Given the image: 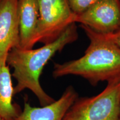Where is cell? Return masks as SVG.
Returning a JSON list of instances; mask_svg holds the SVG:
<instances>
[{"mask_svg": "<svg viewBox=\"0 0 120 120\" xmlns=\"http://www.w3.org/2000/svg\"><path fill=\"white\" fill-rule=\"evenodd\" d=\"M14 87L12 74L7 63L0 62V117L4 120H15L21 113L13 103Z\"/></svg>", "mask_w": 120, "mask_h": 120, "instance_id": "obj_9", "label": "cell"}, {"mask_svg": "<svg viewBox=\"0 0 120 120\" xmlns=\"http://www.w3.org/2000/svg\"><path fill=\"white\" fill-rule=\"evenodd\" d=\"M90 41L84 55L77 59L55 63L52 71L55 79L77 76L92 86L101 82L120 81V47L88 27L81 25Z\"/></svg>", "mask_w": 120, "mask_h": 120, "instance_id": "obj_1", "label": "cell"}, {"mask_svg": "<svg viewBox=\"0 0 120 120\" xmlns=\"http://www.w3.org/2000/svg\"></svg>", "mask_w": 120, "mask_h": 120, "instance_id": "obj_13", "label": "cell"}, {"mask_svg": "<svg viewBox=\"0 0 120 120\" xmlns=\"http://www.w3.org/2000/svg\"><path fill=\"white\" fill-rule=\"evenodd\" d=\"M78 37L77 26L76 23H73L55 41L42 47L37 49L15 48L11 49L7 56V64L13 68L12 77L16 81L15 95L29 90L36 96L41 106L55 101V99L43 89L40 83V77L45 66L55 54L76 41Z\"/></svg>", "mask_w": 120, "mask_h": 120, "instance_id": "obj_2", "label": "cell"}, {"mask_svg": "<svg viewBox=\"0 0 120 120\" xmlns=\"http://www.w3.org/2000/svg\"><path fill=\"white\" fill-rule=\"evenodd\" d=\"M39 20L36 42L49 43L75 23L76 14L72 11L67 0H37Z\"/></svg>", "mask_w": 120, "mask_h": 120, "instance_id": "obj_4", "label": "cell"}, {"mask_svg": "<svg viewBox=\"0 0 120 120\" xmlns=\"http://www.w3.org/2000/svg\"><path fill=\"white\" fill-rule=\"evenodd\" d=\"M99 0H67L72 11L76 15L87 10Z\"/></svg>", "mask_w": 120, "mask_h": 120, "instance_id": "obj_10", "label": "cell"}, {"mask_svg": "<svg viewBox=\"0 0 120 120\" xmlns=\"http://www.w3.org/2000/svg\"><path fill=\"white\" fill-rule=\"evenodd\" d=\"M19 0H0V62L7 63L9 52L19 48Z\"/></svg>", "mask_w": 120, "mask_h": 120, "instance_id": "obj_6", "label": "cell"}, {"mask_svg": "<svg viewBox=\"0 0 120 120\" xmlns=\"http://www.w3.org/2000/svg\"><path fill=\"white\" fill-rule=\"evenodd\" d=\"M19 48L32 49L36 44L37 27L39 20V8L37 0H19L18 1Z\"/></svg>", "mask_w": 120, "mask_h": 120, "instance_id": "obj_8", "label": "cell"}, {"mask_svg": "<svg viewBox=\"0 0 120 120\" xmlns=\"http://www.w3.org/2000/svg\"><path fill=\"white\" fill-rule=\"evenodd\" d=\"M78 97L74 87L69 86L57 100L46 106L34 107L25 100L23 110L15 120H62Z\"/></svg>", "mask_w": 120, "mask_h": 120, "instance_id": "obj_7", "label": "cell"}, {"mask_svg": "<svg viewBox=\"0 0 120 120\" xmlns=\"http://www.w3.org/2000/svg\"><path fill=\"white\" fill-rule=\"evenodd\" d=\"M104 35L107 39L120 47V27L115 32Z\"/></svg>", "mask_w": 120, "mask_h": 120, "instance_id": "obj_11", "label": "cell"}, {"mask_svg": "<svg viewBox=\"0 0 120 120\" xmlns=\"http://www.w3.org/2000/svg\"><path fill=\"white\" fill-rule=\"evenodd\" d=\"M75 22L102 34L115 32L120 27V0H99L76 15Z\"/></svg>", "mask_w": 120, "mask_h": 120, "instance_id": "obj_5", "label": "cell"}, {"mask_svg": "<svg viewBox=\"0 0 120 120\" xmlns=\"http://www.w3.org/2000/svg\"><path fill=\"white\" fill-rule=\"evenodd\" d=\"M0 120H3L2 118H1V117H0Z\"/></svg>", "mask_w": 120, "mask_h": 120, "instance_id": "obj_12", "label": "cell"}, {"mask_svg": "<svg viewBox=\"0 0 120 120\" xmlns=\"http://www.w3.org/2000/svg\"><path fill=\"white\" fill-rule=\"evenodd\" d=\"M120 81L107 83L100 94L78 97L62 120H119Z\"/></svg>", "mask_w": 120, "mask_h": 120, "instance_id": "obj_3", "label": "cell"}]
</instances>
